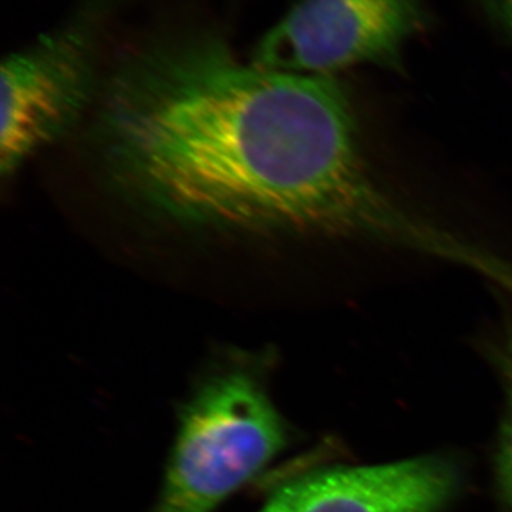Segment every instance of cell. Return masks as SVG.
Segmentation results:
<instances>
[{
	"label": "cell",
	"mask_w": 512,
	"mask_h": 512,
	"mask_svg": "<svg viewBox=\"0 0 512 512\" xmlns=\"http://www.w3.org/2000/svg\"><path fill=\"white\" fill-rule=\"evenodd\" d=\"M501 384H503L505 407L503 423H501L500 440H498L497 480L500 484L501 494L512 510V325H507L493 340L490 348Z\"/></svg>",
	"instance_id": "obj_6"
},
{
	"label": "cell",
	"mask_w": 512,
	"mask_h": 512,
	"mask_svg": "<svg viewBox=\"0 0 512 512\" xmlns=\"http://www.w3.org/2000/svg\"><path fill=\"white\" fill-rule=\"evenodd\" d=\"M460 488L453 460L423 456L313 471L276 488L259 512H443Z\"/></svg>",
	"instance_id": "obj_5"
},
{
	"label": "cell",
	"mask_w": 512,
	"mask_h": 512,
	"mask_svg": "<svg viewBox=\"0 0 512 512\" xmlns=\"http://www.w3.org/2000/svg\"><path fill=\"white\" fill-rule=\"evenodd\" d=\"M104 181L150 220L192 232L352 239L423 254L436 224L380 180L335 76L239 63L215 42L117 70L94 120Z\"/></svg>",
	"instance_id": "obj_1"
},
{
	"label": "cell",
	"mask_w": 512,
	"mask_h": 512,
	"mask_svg": "<svg viewBox=\"0 0 512 512\" xmlns=\"http://www.w3.org/2000/svg\"><path fill=\"white\" fill-rule=\"evenodd\" d=\"M92 45L77 30L43 37L2 64L0 173L13 177L67 136L92 101Z\"/></svg>",
	"instance_id": "obj_4"
},
{
	"label": "cell",
	"mask_w": 512,
	"mask_h": 512,
	"mask_svg": "<svg viewBox=\"0 0 512 512\" xmlns=\"http://www.w3.org/2000/svg\"><path fill=\"white\" fill-rule=\"evenodd\" d=\"M269 356L225 349L198 377L148 512H214L285 450L289 427L269 394Z\"/></svg>",
	"instance_id": "obj_2"
},
{
	"label": "cell",
	"mask_w": 512,
	"mask_h": 512,
	"mask_svg": "<svg viewBox=\"0 0 512 512\" xmlns=\"http://www.w3.org/2000/svg\"><path fill=\"white\" fill-rule=\"evenodd\" d=\"M423 13V0H299L266 33L252 64L311 76L366 63L396 69Z\"/></svg>",
	"instance_id": "obj_3"
},
{
	"label": "cell",
	"mask_w": 512,
	"mask_h": 512,
	"mask_svg": "<svg viewBox=\"0 0 512 512\" xmlns=\"http://www.w3.org/2000/svg\"><path fill=\"white\" fill-rule=\"evenodd\" d=\"M487 3L494 19L512 36V0H487Z\"/></svg>",
	"instance_id": "obj_7"
}]
</instances>
